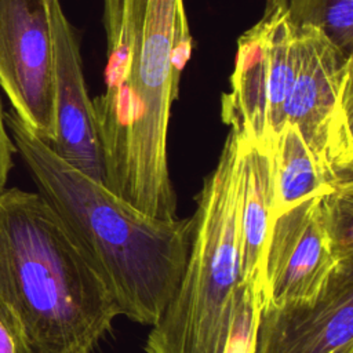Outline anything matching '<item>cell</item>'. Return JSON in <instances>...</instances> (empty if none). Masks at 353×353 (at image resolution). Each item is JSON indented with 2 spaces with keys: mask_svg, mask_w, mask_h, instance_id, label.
I'll return each mask as SVG.
<instances>
[{
  "mask_svg": "<svg viewBox=\"0 0 353 353\" xmlns=\"http://www.w3.org/2000/svg\"><path fill=\"white\" fill-rule=\"evenodd\" d=\"M15 150V145L6 131L4 112L0 101V194L6 190L8 174L12 167V153Z\"/></svg>",
  "mask_w": 353,
  "mask_h": 353,
  "instance_id": "16",
  "label": "cell"
},
{
  "mask_svg": "<svg viewBox=\"0 0 353 353\" xmlns=\"http://www.w3.org/2000/svg\"><path fill=\"white\" fill-rule=\"evenodd\" d=\"M254 353H353V263L312 302L261 303Z\"/></svg>",
  "mask_w": 353,
  "mask_h": 353,
  "instance_id": "9",
  "label": "cell"
},
{
  "mask_svg": "<svg viewBox=\"0 0 353 353\" xmlns=\"http://www.w3.org/2000/svg\"><path fill=\"white\" fill-rule=\"evenodd\" d=\"M103 91L92 99L105 186L137 210L176 218L167 141L193 40L183 0H103Z\"/></svg>",
  "mask_w": 353,
  "mask_h": 353,
  "instance_id": "1",
  "label": "cell"
},
{
  "mask_svg": "<svg viewBox=\"0 0 353 353\" xmlns=\"http://www.w3.org/2000/svg\"><path fill=\"white\" fill-rule=\"evenodd\" d=\"M48 12L55 87V132L48 145L69 165L105 183L102 148L83 74L79 34L59 0H48Z\"/></svg>",
  "mask_w": 353,
  "mask_h": 353,
  "instance_id": "10",
  "label": "cell"
},
{
  "mask_svg": "<svg viewBox=\"0 0 353 353\" xmlns=\"http://www.w3.org/2000/svg\"><path fill=\"white\" fill-rule=\"evenodd\" d=\"M4 121L39 193L108 285L120 316L154 325L183 273L193 218L163 219L137 210L63 161L12 109Z\"/></svg>",
  "mask_w": 353,
  "mask_h": 353,
  "instance_id": "2",
  "label": "cell"
},
{
  "mask_svg": "<svg viewBox=\"0 0 353 353\" xmlns=\"http://www.w3.org/2000/svg\"><path fill=\"white\" fill-rule=\"evenodd\" d=\"M273 218L299 201L345 188L334 185L324 175L301 135L291 125H284L273 143Z\"/></svg>",
  "mask_w": 353,
  "mask_h": 353,
  "instance_id": "12",
  "label": "cell"
},
{
  "mask_svg": "<svg viewBox=\"0 0 353 353\" xmlns=\"http://www.w3.org/2000/svg\"><path fill=\"white\" fill-rule=\"evenodd\" d=\"M261 292L250 283L240 281L234 290L233 306L219 353H254Z\"/></svg>",
  "mask_w": 353,
  "mask_h": 353,
  "instance_id": "14",
  "label": "cell"
},
{
  "mask_svg": "<svg viewBox=\"0 0 353 353\" xmlns=\"http://www.w3.org/2000/svg\"><path fill=\"white\" fill-rule=\"evenodd\" d=\"M0 299L32 353H91L120 310L108 285L40 194H0Z\"/></svg>",
  "mask_w": 353,
  "mask_h": 353,
  "instance_id": "3",
  "label": "cell"
},
{
  "mask_svg": "<svg viewBox=\"0 0 353 353\" xmlns=\"http://www.w3.org/2000/svg\"><path fill=\"white\" fill-rule=\"evenodd\" d=\"M353 54L319 28L296 26V70L284 109L324 175L353 185Z\"/></svg>",
  "mask_w": 353,
  "mask_h": 353,
  "instance_id": "6",
  "label": "cell"
},
{
  "mask_svg": "<svg viewBox=\"0 0 353 353\" xmlns=\"http://www.w3.org/2000/svg\"><path fill=\"white\" fill-rule=\"evenodd\" d=\"M243 189L239 211L241 281L262 290L274 208L273 146L243 139Z\"/></svg>",
  "mask_w": 353,
  "mask_h": 353,
  "instance_id": "11",
  "label": "cell"
},
{
  "mask_svg": "<svg viewBox=\"0 0 353 353\" xmlns=\"http://www.w3.org/2000/svg\"><path fill=\"white\" fill-rule=\"evenodd\" d=\"M295 70L296 25L287 7L265 10L237 40L230 90L221 99L222 121L243 139L273 146Z\"/></svg>",
  "mask_w": 353,
  "mask_h": 353,
  "instance_id": "7",
  "label": "cell"
},
{
  "mask_svg": "<svg viewBox=\"0 0 353 353\" xmlns=\"http://www.w3.org/2000/svg\"><path fill=\"white\" fill-rule=\"evenodd\" d=\"M0 85L18 117L50 143L55 87L48 0H0Z\"/></svg>",
  "mask_w": 353,
  "mask_h": 353,
  "instance_id": "8",
  "label": "cell"
},
{
  "mask_svg": "<svg viewBox=\"0 0 353 353\" xmlns=\"http://www.w3.org/2000/svg\"><path fill=\"white\" fill-rule=\"evenodd\" d=\"M0 353H32L15 314L0 299Z\"/></svg>",
  "mask_w": 353,
  "mask_h": 353,
  "instance_id": "15",
  "label": "cell"
},
{
  "mask_svg": "<svg viewBox=\"0 0 353 353\" xmlns=\"http://www.w3.org/2000/svg\"><path fill=\"white\" fill-rule=\"evenodd\" d=\"M243 142L229 130L215 168L196 194L186 265L145 342L146 353H219L241 281L239 211Z\"/></svg>",
  "mask_w": 353,
  "mask_h": 353,
  "instance_id": "4",
  "label": "cell"
},
{
  "mask_svg": "<svg viewBox=\"0 0 353 353\" xmlns=\"http://www.w3.org/2000/svg\"><path fill=\"white\" fill-rule=\"evenodd\" d=\"M353 263V186L299 201L270 225L261 303L314 301Z\"/></svg>",
  "mask_w": 353,
  "mask_h": 353,
  "instance_id": "5",
  "label": "cell"
},
{
  "mask_svg": "<svg viewBox=\"0 0 353 353\" xmlns=\"http://www.w3.org/2000/svg\"><path fill=\"white\" fill-rule=\"evenodd\" d=\"M288 0H266L265 10H270L274 7H287Z\"/></svg>",
  "mask_w": 353,
  "mask_h": 353,
  "instance_id": "17",
  "label": "cell"
},
{
  "mask_svg": "<svg viewBox=\"0 0 353 353\" xmlns=\"http://www.w3.org/2000/svg\"><path fill=\"white\" fill-rule=\"evenodd\" d=\"M291 21L319 28L338 48L353 54V0H288Z\"/></svg>",
  "mask_w": 353,
  "mask_h": 353,
  "instance_id": "13",
  "label": "cell"
}]
</instances>
